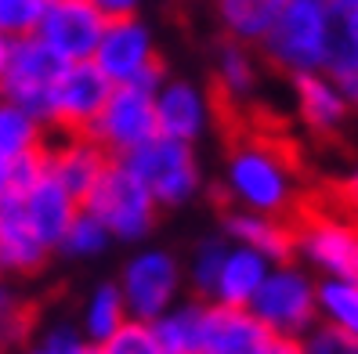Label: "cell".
Instances as JSON below:
<instances>
[{
	"instance_id": "obj_22",
	"label": "cell",
	"mask_w": 358,
	"mask_h": 354,
	"mask_svg": "<svg viewBox=\"0 0 358 354\" xmlns=\"http://www.w3.org/2000/svg\"><path fill=\"white\" fill-rule=\"evenodd\" d=\"M282 4L286 0H217V22L224 29V40L261 47V40L275 26Z\"/></svg>"
},
{
	"instance_id": "obj_37",
	"label": "cell",
	"mask_w": 358,
	"mask_h": 354,
	"mask_svg": "<svg viewBox=\"0 0 358 354\" xmlns=\"http://www.w3.org/2000/svg\"><path fill=\"white\" fill-rule=\"evenodd\" d=\"M254 354H301V340H286V337H268Z\"/></svg>"
},
{
	"instance_id": "obj_41",
	"label": "cell",
	"mask_w": 358,
	"mask_h": 354,
	"mask_svg": "<svg viewBox=\"0 0 358 354\" xmlns=\"http://www.w3.org/2000/svg\"><path fill=\"white\" fill-rule=\"evenodd\" d=\"M22 354H51V351H48V347H40V344H33V347H26Z\"/></svg>"
},
{
	"instance_id": "obj_15",
	"label": "cell",
	"mask_w": 358,
	"mask_h": 354,
	"mask_svg": "<svg viewBox=\"0 0 358 354\" xmlns=\"http://www.w3.org/2000/svg\"><path fill=\"white\" fill-rule=\"evenodd\" d=\"M268 337L271 332L254 318L250 307L206 304L203 332H199V354H254Z\"/></svg>"
},
{
	"instance_id": "obj_29",
	"label": "cell",
	"mask_w": 358,
	"mask_h": 354,
	"mask_svg": "<svg viewBox=\"0 0 358 354\" xmlns=\"http://www.w3.org/2000/svg\"><path fill=\"white\" fill-rule=\"evenodd\" d=\"M326 76L341 80L348 73H358V22L355 15L333 11V26H329V44H326Z\"/></svg>"
},
{
	"instance_id": "obj_23",
	"label": "cell",
	"mask_w": 358,
	"mask_h": 354,
	"mask_svg": "<svg viewBox=\"0 0 358 354\" xmlns=\"http://www.w3.org/2000/svg\"><path fill=\"white\" fill-rule=\"evenodd\" d=\"M214 83L228 101H246L257 91V58L254 47L221 40L214 51Z\"/></svg>"
},
{
	"instance_id": "obj_24",
	"label": "cell",
	"mask_w": 358,
	"mask_h": 354,
	"mask_svg": "<svg viewBox=\"0 0 358 354\" xmlns=\"http://www.w3.org/2000/svg\"><path fill=\"white\" fill-rule=\"evenodd\" d=\"M203 311L206 300L181 297L163 318L152 322V332L166 354H199V332H203Z\"/></svg>"
},
{
	"instance_id": "obj_38",
	"label": "cell",
	"mask_w": 358,
	"mask_h": 354,
	"mask_svg": "<svg viewBox=\"0 0 358 354\" xmlns=\"http://www.w3.org/2000/svg\"><path fill=\"white\" fill-rule=\"evenodd\" d=\"M336 87H341L344 101H348V109H358V73H348L336 80Z\"/></svg>"
},
{
	"instance_id": "obj_26",
	"label": "cell",
	"mask_w": 358,
	"mask_h": 354,
	"mask_svg": "<svg viewBox=\"0 0 358 354\" xmlns=\"http://www.w3.org/2000/svg\"><path fill=\"white\" fill-rule=\"evenodd\" d=\"M228 239L224 235H206L196 242L192 257L185 264V289L188 297L196 300H214V289H217V279H221V267H224V257H228Z\"/></svg>"
},
{
	"instance_id": "obj_36",
	"label": "cell",
	"mask_w": 358,
	"mask_h": 354,
	"mask_svg": "<svg viewBox=\"0 0 358 354\" xmlns=\"http://www.w3.org/2000/svg\"><path fill=\"white\" fill-rule=\"evenodd\" d=\"M336 199H341V210L348 217L358 221V170H351L344 181H341V189H336Z\"/></svg>"
},
{
	"instance_id": "obj_32",
	"label": "cell",
	"mask_w": 358,
	"mask_h": 354,
	"mask_svg": "<svg viewBox=\"0 0 358 354\" xmlns=\"http://www.w3.org/2000/svg\"><path fill=\"white\" fill-rule=\"evenodd\" d=\"M301 354H358V340L319 322L308 337H301Z\"/></svg>"
},
{
	"instance_id": "obj_1",
	"label": "cell",
	"mask_w": 358,
	"mask_h": 354,
	"mask_svg": "<svg viewBox=\"0 0 358 354\" xmlns=\"http://www.w3.org/2000/svg\"><path fill=\"white\" fill-rule=\"evenodd\" d=\"M221 192L231 210L289 217V210H297L301 181L297 166L279 145L268 138H243L224 156Z\"/></svg>"
},
{
	"instance_id": "obj_14",
	"label": "cell",
	"mask_w": 358,
	"mask_h": 354,
	"mask_svg": "<svg viewBox=\"0 0 358 354\" xmlns=\"http://www.w3.org/2000/svg\"><path fill=\"white\" fill-rule=\"evenodd\" d=\"M101 29H105V18L87 4V0H51L36 36L44 40L62 61H91L94 51H98Z\"/></svg>"
},
{
	"instance_id": "obj_35",
	"label": "cell",
	"mask_w": 358,
	"mask_h": 354,
	"mask_svg": "<svg viewBox=\"0 0 358 354\" xmlns=\"http://www.w3.org/2000/svg\"><path fill=\"white\" fill-rule=\"evenodd\" d=\"M87 4L105 18V22H116V18H134V15H141L145 0H87Z\"/></svg>"
},
{
	"instance_id": "obj_40",
	"label": "cell",
	"mask_w": 358,
	"mask_h": 354,
	"mask_svg": "<svg viewBox=\"0 0 358 354\" xmlns=\"http://www.w3.org/2000/svg\"><path fill=\"white\" fill-rule=\"evenodd\" d=\"M8 47H11V40L0 33V73H4V61H8Z\"/></svg>"
},
{
	"instance_id": "obj_9",
	"label": "cell",
	"mask_w": 358,
	"mask_h": 354,
	"mask_svg": "<svg viewBox=\"0 0 358 354\" xmlns=\"http://www.w3.org/2000/svg\"><path fill=\"white\" fill-rule=\"evenodd\" d=\"M87 134L113 159L131 156L134 149H141L145 141H152L159 134V127H156V94L138 91V87H131V83L113 87L101 116L94 119V127Z\"/></svg>"
},
{
	"instance_id": "obj_25",
	"label": "cell",
	"mask_w": 358,
	"mask_h": 354,
	"mask_svg": "<svg viewBox=\"0 0 358 354\" xmlns=\"http://www.w3.org/2000/svg\"><path fill=\"white\" fill-rule=\"evenodd\" d=\"M48 145V127L36 116L22 112L18 105L0 101V163H15L44 152Z\"/></svg>"
},
{
	"instance_id": "obj_2",
	"label": "cell",
	"mask_w": 358,
	"mask_h": 354,
	"mask_svg": "<svg viewBox=\"0 0 358 354\" xmlns=\"http://www.w3.org/2000/svg\"><path fill=\"white\" fill-rule=\"evenodd\" d=\"M329 26L333 8L326 0H286L275 26L261 40V54L268 66L282 69L286 76L322 73Z\"/></svg>"
},
{
	"instance_id": "obj_39",
	"label": "cell",
	"mask_w": 358,
	"mask_h": 354,
	"mask_svg": "<svg viewBox=\"0 0 358 354\" xmlns=\"http://www.w3.org/2000/svg\"><path fill=\"white\" fill-rule=\"evenodd\" d=\"M326 4L341 15H358V0H326Z\"/></svg>"
},
{
	"instance_id": "obj_43",
	"label": "cell",
	"mask_w": 358,
	"mask_h": 354,
	"mask_svg": "<svg viewBox=\"0 0 358 354\" xmlns=\"http://www.w3.org/2000/svg\"><path fill=\"white\" fill-rule=\"evenodd\" d=\"M355 22H358V15H355Z\"/></svg>"
},
{
	"instance_id": "obj_31",
	"label": "cell",
	"mask_w": 358,
	"mask_h": 354,
	"mask_svg": "<svg viewBox=\"0 0 358 354\" xmlns=\"http://www.w3.org/2000/svg\"><path fill=\"white\" fill-rule=\"evenodd\" d=\"M101 354H166L156 340V332L149 322H127L113 340H105L101 344Z\"/></svg>"
},
{
	"instance_id": "obj_11",
	"label": "cell",
	"mask_w": 358,
	"mask_h": 354,
	"mask_svg": "<svg viewBox=\"0 0 358 354\" xmlns=\"http://www.w3.org/2000/svg\"><path fill=\"white\" fill-rule=\"evenodd\" d=\"M109 94H113V83L94 61H69L62 80H58V87H55V98H51L48 131L87 134L94 127V119L101 116Z\"/></svg>"
},
{
	"instance_id": "obj_33",
	"label": "cell",
	"mask_w": 358,
	"mask_h": 354,
	"mask_svg": "<svg viewBox=\"0 0 358 354\" xmlns=\"http://www.w3.org/2000/svg\"><path fill=\"white\" fill-rule=\"evenodd\" d=\"M22 332H26V311L18 304V297L0 282V351L11 347Z\"/></svg>"
},
{
	"instance_id": "obj_21",
	"label": "cell",
	"mask_w": 358,
	"mask_h": 354,
	"mask_svg": "<svg viewBox=\"0 0 358 354\" xmlns=\"http://www.w3.org/2000/svg\"><path fill=\"white\" fill-rule=\"evenodd\" d=\"M127 322H131V311H127V300H123L120 286L113 279L91 286V293L83 297V307H80V322H76L80 332H83V340L101 347L105 340H113Z\"/></svg>"
},
{
	"instance_id": "obj_8",
	"label": "cell",
	"mask_w": 358,
	"mask_h": 354,
	"mask_svg": "<svg viewBox=\"0 0 358 354\" xmlns=\"http://www.w3.org/2000/svg\"><path fill=\"white\" fill-rule=\"evenodd\" d=\"M66 66L69 61H62L40 36L11 40L4 73H0V101L18 105L48 127L51 98H55V87H58L62 73H66Z\"/></svg>"
},
{
	"instance_id": "obj_17",
	"label": "cell",
	"mask_w": 358,
	"mask_h": 354,
	"mask_svg": "<svg viewBox=\"0 0 358 354\" xmlns=\"http://www.w3.org/2000/svg\"><path fill=\"white\" fill-rule=\"evenodd\" d=\"M18 206H22V217L29 221V228L44 239L51 249H58L66 228L73 224V217L80 214V202L62 189V184L44 170L29 189L18 196Z\"/></svg>"
},
{
	"instance_id": "obj_10",
	"label": "cell",
	"mask_w": 358,
	"mask_h": 354,
	"mask_svg": "<svg viewBox=\"0 0 358 354\" xmlns=\"http://www.w3.org/2000/svg\"><path fill=\"white\" fill-rule=\"evenodd\" d=\"M94 66L109 76L113 87L123 83H138L149 69L159 66V47H156V33L145 22L141 15L134 18H116V22H105L98 51H94Z\"/></svg>"
},
{
	"instance_id": "obj_27",
	"label": "cell",
	"mask_w": 358,
	"mask_h": 354,
	"mask_svg": "<svg viewBox=\"0 0 358 354\" xmlns=\"http://www.w3.org/2000/svg\"><path fill=\"white\" fill-rule=\"evenodd\" d=\"M319 322L358 340V282L319 279Z\"/></svg>"
},
{
	"instance_id": "obj_18",
	"label": "cell",
	"mask_w": 358,
	"mask_h": 354,
	"mask_svg": "<svg viewBox=\"0 0 358 354\" xmlns=\"http://www.w3.org/2000/svg\"><path fill=\"white\" fill-rule=\"evenodd\" d=\"M221 235L231 246H246L254 253L268 257L271 264L293 260V224H286V217L231 210L228 206V214L221 217Z\"/></svg>"
},
{
	"instance_id": "obj_13",
	"label": "cell",
	"mask_w": 358,
	"mask_h": 354,
	"mask_svg": "<svg viewBox=\"0 0 358 354\" xmlns=\"http://www.w3.org/2000/svg\"><path fill=\"white\" fill-rule=\"evenodd\" d=\"M113 166V156L91 134H55L44 145V170L66 189L76 202L91 196V189Z\"/></svg>"
},
{
	"instance_id": "obj_16",
	"label": "cell",
	"mask_w": 358,
	"mask_h": 354,
	"mask_svg": "<svg viewBox=\"0 0 358 354\" xmlns=\"http://www.w3.org/2000/svg\"><path fill=\"white\" fill-rule=\"evenodd\" d=\"M51 253L55 249L22 217L18 199H0V279L4 275H36L51 260Z\"/></svg>"
},
{
	"instance_id": "obj_3",
	"label": "cell",
	"mask_w": 358,
	"mask_h": 354,
	"mask_svg": "<svg viewBox=\"0 0 358 354\" xmlns=\"http://www.w3.org/2000/svg\"><path fill=\"white\" fill-rule=\"evenodd\" d=\"M127 170L145 184V192L156 199L159 210H181L203 196V163L196 156V145H185L174 138L156 134L141 149L120 159Z\"/></svg>"
},
{
	"instance_id": "obj_19",
	"label": "cell",
	"mask_w": 358,
	"mask_h": 354,
	"mask_svg": "<svg viewBox=\"0 0 358 354\" xmlns=\"http://www.w3.org/2000/svg\"><path fill=\"white\" fill-rule=\"evenodd\" d=\"M293 98H297V112L315 134H333L351 112L348 101L336 87V80L326 73H304L293 76Z\"/></svg>"
},
{
	"instance_id": "obj_42",
	"label": "cell",
	"mask_w": 358,
	"mask_h": 354,
	"mask_svg": "<svg viewBox=\"0 0 358 354\" xmlns=\"http://www.w3.org/2000/svg\"><path fill=\"white\" fill-rule=\"evenodd\" d=\"M80 354H101V347H94V344H87V347H83Z\"/></svg>"
},
{
	"instance_id": "obj_5",
	"label": "cell",
	"mask_w": 358,
	"mask_h": 354,
	"mask_svg": "<svg viewBox=\"0 0 358 354\" xmlns=\"http://www.w3.org/2000/svg\"><path fill=\"white\" fill-rule=\"evenodd\" d=\"M80 206L105 224V232L113 235V242H127V246L145 242L156 232V221H159L156 199L145 192V184L120 159H113L105 177L94 184L91 196Z\"/></svg>"
},
{
	"instance_id": "obj_30",
	"label": "cell",
	"mask_w": 358,
	"mask_h": 354,
	"mask_svg": "<svg viewBox=\"0 0 358 354\" xmlns=\"http://www.w3.org/2000/svg\"><path fill=\"white\" fill-rule=\"evenodd\" d=\"M51 0H0V33L8 40L36 36Z\"/></svg>"
},
{
	"instance_id": "obj_6",
	"label": "cell",
	"mask_w": 358,
	"mask_h": 354,
	"mask_svg": "<svg viewBox=\"0 0 358 354\" xmlns=\"http://www.w3.org/2000/svg\"><path fill=\"white\" fill-rule=\"evenodd\" d=\"M293 257L322 279L358 282V221L344 210H304L293 221Z\"/></svg>"
},
{
	"instance_id": "obj_4",
	"label": "cell",
	"mask_w": 358,
	"mask_h": 354,
	"mask_svg": "<svg viewBox=\"0 0 358 354\" xmlns=\"http://www.w3.org/2000/svg\"><path fill=\"white\" fill-rule=\"evenodd\" d=\"M250 311L271 337L301 340L319 325V279H311L297 260L271 264L257 297L250 300Z\"/></svg>"
},
{
	"instance_id": "obj_12",
	"label": "cell",
	"mask_w": 358,
	"mask_h": 354,
	"mask_svg": "<svg viewBox=\"0 0 358 354\" xmlns=\"http://www.w3.org/2000/svg\"><path fill=\"white\" fill-rule=\"evenodd\" d=\"M156 127L163 138L196 145L214 127V98L188 76H166L156 91Z\"/></svg>"
},
{
	"instance_id": "obj_7",
	"label": "cell",
	"mask_w": 358,
	"mask_h": 354,
	"mask_svg": "<svg viewBox=\"0 0 358 354\" xmlns=\"http://www.w3.org/2000/svg\"><path fill=\"white\" fill-rule=\"evenodd\" d=\"M134 322H156L185 297V264L163 246H138L116 279Z\"/></svg>"
},
{
	"instance_id": "obj_20",
	"label": "cell",
	"mask_w": 358,
	"mask_h": 354,
	"mask_svg": "<svg viewBox=\"0 0 358 354\" xmlns=\"http://www.w3.org/2000/svg\"><path fill=\"white\" fill-rule=\"evenodd\" d=\"M271 272V260L254 253L246 246H228V257L221 267V279L214 289V300L210 304H228V307H250V300L257 297L261 282Z\"/></svg>"
},
{
	"instance_id": "obj_28",
	"label": "cell",
	"mask_w": 358,
	"mask_h": 354,
	"mask_svg": "<svg viewBox=\"0 0 358 354\" xmlns=\"http://www.w3.org/2000/svg\"><path fill=\"white\" fill-rule=\"evenodd\" d=\"M109 246H113V235L105 232V224H101L98 217H91V214L80 206V214H76L73 224L66 228V235H62V242H58L55 253L69 257V260H94V257H101V253H109Z\"/></svg>"
},
{
	"instance_id": "obj_34",
	"label": "cell",
	"mask_w": 358,
	"mask_h": 354,
	"mask_svg": "<svg viewBox=\"0 0 358 354\" xmlns=\"http://www.w3.org/2000/svg\"><path fill=\"white\" fill-rule=\"evenodd\" d=\"M40 347H48L51 354H80L87 347V340H83L76 322H55L44 337H40Z\"/></svg>"
}]
</instances>
